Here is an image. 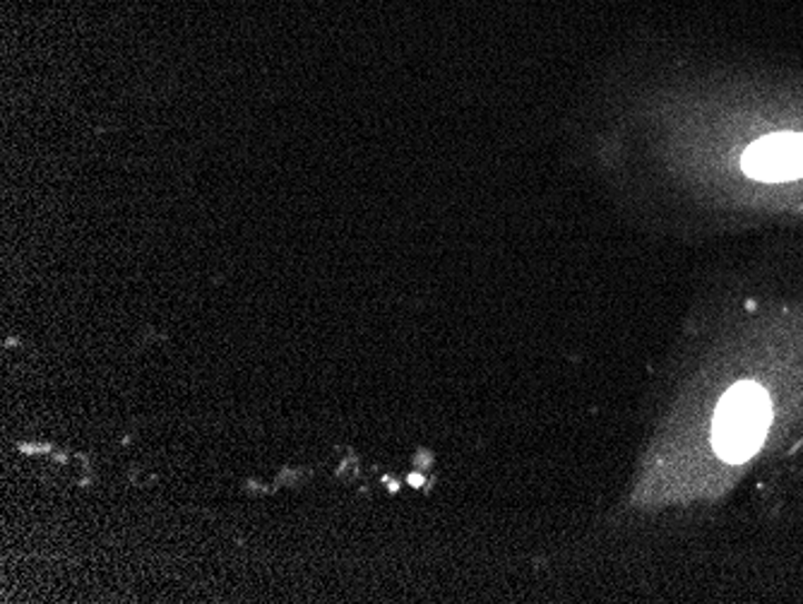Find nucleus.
I'll return each instance as SVG.
<instances>
[{
  "label": "nucleus",
  "instance_id": "2",
  "mask_svg": "<svg viewBox=\"0 0 803 604\" xmlns=\"http://www.w3.org/2000/svg\"><path fill=\"white\" fill-rule=\"evenodd\" d=\"M47 450H49V446H39V444H34V446H32V444H24V446H22V453H34V455H37V453H47Z\"/></svg>",
  "mask_w": 803,
  "mask_h": 604
},
{
  "label": "nucleus",
  "instance_id": "3",
  "mask_svg": "<svg viewBox=\"0 0 803 604\" xmlns=\"http://www.w3.org/2000/svg\"><path fill=\"white\" fill-rule=\"evenodd\" d=\"M409 484H412V486H422V484H424V477H422V475H409Z\"/></svg>",
  "mask_w": 803,
  "mask_h": 604
},
{
  "label": "nucleus",
  "instance_id": "1",
  "mask_svg": "<svg viewBox=\"0 0 803 604\" xmlns=\"http://www.w3.org/2000/svg\"><path fill=\"white\" fill-rule=\"evenodd\" d=\"M775 424L770 388L757 380H736L712 415V448L726 465H746L767 444Z\"/></svg>",
  "mask_w": 803,
  "mask_h": 604
}]
</instances>
